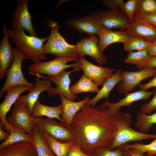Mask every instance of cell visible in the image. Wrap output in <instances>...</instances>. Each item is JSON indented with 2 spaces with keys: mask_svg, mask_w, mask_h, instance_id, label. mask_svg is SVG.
I'll use <instances>...</instances> for the list:
<instances>
[{
  "mask_svg": "<svg viewBox=\"0 0 156 156\" xmlns=\"http://www.w3.org/2000/svg\"><path fill=\"white\" fill-rule=\"evenodd\" d=\"M71 126L75 144L90 155L98 147L110 149L116 132L113 113L107 107L85 105L75 116Z\"/></svg>",
  "mask_w": 156,
  "mask_h": 156,
  "instance_id": "6da1fadb",
  "label": "cell"
},
{
  "mask_svg": "<svg viewBox=\"0 0 156 156\" xmlns=\"http://www.w3.org/2000/svg\"><path fill=\"white\" fill-rule=\"evenodd\" d=\"M10 39L15 44L16 48L22 52L25 60H30L34 62L46 59L43 46L48 36L39 38L27 35L25 32L7 29Z\"/></svg>",
  "mask_w": 156,
  "mask_h": 156,
  "instance_id": "7a4b0ae2",
  "label": "cell"
},
{
  "mask_svg": "<svg viewBox=\"0 0 156 156\" xmlns=\"http://www.w3.org/2000/svg\"><path fill=\"white\" fill-rule=\"evenodd\" d=\"M113 113L116 132L110 150L118 148L130 142L156 138V135L142 133L131 128L130 126L132 120L129 113L120 111Z\"/></svg>",
  "mask_w": 156,
  "mask_h": 156,
  "instance_id": "3957f363",
  "label": "cell"
},
{
  "mask_svg": "<svg viewBox=\"0 0 156 156\" xmlns=\"http://www.w3.org/2000/svg\"><path fill=\"white\" fill-rule=\"evenodd\" d=\"M47 25L51 29V33L43 46L45 54L53 55L56 57H80L75 45L69 44L59 32L60 27L56 21L49 19L47 20Z\"/></svg>",
  "mask_w": 156,
  "mask_h": 156,
  "instance_id": "277c9868",
  "label": "cell"
},
{
  "mask_svg": "<svg viewBox=\"0 0 156 156\" xmlns=\"http://www.w3.org/2000/svg\"><path fill=\"white\" fill-rule=\"evenodd\" d=\"M79 65L77 58L60 57L48 61L34 62L28 66V69L29 73L31 75L42 74L50 77L58 75L67 68H75Z\"/></svg>",
  "mask_w": 156,
  "mask_h": 156,
  "instance_id": "5b68a950",
  "label": "cell"
},
{
  "mask_svg": "<svg viewBox=\"0 0 156 156\" xmlns=\"http://www.w3.org/2000/svg\"><path fill=\"white\" fill-rule=\"evenodd\" d=\"M33 120L38 129L59 142L66 143L75 141L71 126L58 122L54 118L33 117Z\"/></svg>",
  "mask_w": 156,
  "mask_h": 156,
  "instance_id": "8992f818",
  "label": "cell"
},
{
  "mask_svg": "<svg viewBox=\"0 0 156 156\" xmlns=\"http://www.w3.org/2000/svg\"><path fill=\"white\" fill-rule=\"evenodd\" d=\"M23 60V53L16 48L14 62L6 75V79L0 90V97L10 89L16 86L24 85L31 88L34 87V85L28 81L23 75L22 70Z\"/></svg>",
  "mask_w": 156,
  "mask_h": 156,
  "instance_id": "52a82bcc",
  "label": "cell"
},
{
  "mask_svg": "<svg viewBox=\"0 0 156 156\" xmlns=\"http://www.w3.org/2000/svg\"><path fill=\"white\" fill-rule=\"evenodd\" d=\"M6 120L10 125L29 134L34 125L31 112L24 103L18 100L14 105L11 114Z\"/></svg>",
  "mask_w": 156,
  "mask_h": 156,
  "instance_id": "ba28073f",
  "label": "cell"
},
{
  "mask_svg": "<svg viewBox=\"0 0 156 156\" xmlns=\"http://www.w3.org/2000/svg\"><path fill=\"white\" fill-rule=\"evenodd\" d=\"M29 0H19L15 7L11 20L12 29L27 31L30 36H37L32 25L31 16L28 9Z\"/></svg>",
  "mask_w": 156,
  "mask_h": 156,
  "instance_id": "9c48e42d",
  "label": "cell"
},
{
  "mask_svg": "<svg viewBox=\"0 0 156 156\" xmlns=\"http://www.w3.org/2000/svg\"><path fill=\"white\" fill-rule=\"evenodd\" d=\"M156 74V68H145L136 71H122L121 80L117 90L125 95L139 86L142 81L154 76Z\"/></svg>",
  "mask_w": 156,
  "mask_h": 156,
  "instance_id": "30bf717a",
  "label": "cell"
},
{
  "mask_svg": "<svg viewBox=\"0 0 156 156\" xmlns=\"http://www.w3.org/2000/svg\"><path fill=\"white\" fill-rule=\"evenodd\" d=\"M81 69L79 67L74 68L70 71L64 70L55 76L46 77L37 74L35 75L36 77L47 79L53 81L56 86V87H52L47 92L50 96L57 94L64 96L68 100L74 101L77 98L76 95L73 94L71 92L70 85L71 80L70 78V74L74 72L79 71Z\"/></svg>",
  "mask_w": 156,
  "mask_h": 156,
  "instance_id": "8fae6325",
  "label": "cell"
},
{
  "mask_svg": "<svg viewBox=\"0 0 156 156\" xmlns=\"http://www.w3.org/2000/svg\"><path fill=\"white\" fill-rule=\"evenodd\" d=\"M66 25L80 33L86 34L90 37L96 35L99 36L101 23L96 12L66 21Z\"/></svg>",
  "mask_w": 156,
  "mask_h": 156,
  "instance_id": "7c38bea8",
  "label": "cell"
},
{
  "mask_svg": "<svg viewBox=\"0 0 156 156\" xmlns=\"http://www.w3.org/2000/svg\"><path fill=\"white\" fill-rule=\"evenodd\" d=\"M96 12L101 23L110 30L118 28L121 30L125 31L132 23L118 8H111L105 11L96 10Z\"/></svg>",
  "mask_w": 156,
  "mask_h": 156,
  "instance_id": "4fadbf2b",
  "label": "cell"
},
{
  "mask_svg": "<svg viewBox=\"0 0 156 156\" xmlns=\"http://www.w3.org/2000/svg\"><path fill=\"white\" fill-rule=\"evenodd\" d=\"M98 38L94 35L82 38L75 44L80 57L87 55L95 59L99 66L105 63L107 57L101 52L98 46Z\"/></svg>",
  "mask_w": 156,
  "mask_h": 156,
  "instance_id": "5bb4252c",
  "label": "cell"
},
{
  "mask_svg": "<svg viewBox=\"0 0 156 156\" xmlns=\"http://www.w3.org/2000/svg\"><path fill=\"white\" fill-rule=\"evenodd\" d=\"M79 67L83 71V75L94 82L98 86H102L105 79L112 75L115 70L94 64L84 57L78 58Z\"/></svg>",
  "mask_w": 156,
  "mask_h": 156,
  "instance_id": "9a60e30c",
  "label": "cell"
},
{
  "mask_svg": "<svg viewBox=\"0 0 156 156\" xmlns=\"http://www.w3.org/2000/svg\"><path fill=\"white\" fill-rule=\"evenodd\" d=\"M3 37L0 45V79L7 74L14 62L16 48L10 43V38L5 24L3 25Z\"/></svg>",
  "mask_w": 156,
  "mask_h": 156,
  "instance_id": "2e32d148",
  "label": "cell"
},
{
  "mask_svg": "<svg viewBox=\"0 0 156 156\" xmlns=\"http://www.w3.org/2000/svg\"><path fill=\"white\" fill-rule=\"evenodd\" d=\"M32 88L29 86L20 85L13 87L7 92L4 99L0 104V122L3 124L4 129L9 133L10 126L8 123L6 116L11 107L17 101L20 95Z\"/></svg>",
  "mask_w": 156,
  "mask_h": 156,
  "instance_id": "e0dca14e",
  "label": "cell"
},
{
  "mask_svg": "<svg viewBox=\"0 0 156 156\" xmlns=\"http://www.w3.org/2000/svg\"><path fill=\"white\" fill-rule=\"evenodd\" d=\"M154 92V90L149 91L141 90L127 94L125 95L124 98L116 103H110L107 100L105 102L100 105L98 107L101 108L107 107L112 112H117L120 111L122 107L129 106L135 102L148 99Z\"/></svg>",
  "mask_w": 156,
  "mask_h": 156,
  "instance_id": "ac0fdd59",
  "label": "cell"
},
{
  "mask_svg": "<svg viewBox=\"0 0 156 156\" xmlns=\"http://www.w3.org/2000/svg\"><path fill=\"white\" fill-rule=\"evenodd\" d=\"M51 81L47 79L36 77L34 87L31 88L29 93L24 96H20L17 100L24 103L32 113L33 107L38 100L40 94L42 92L50 90Z\"/></svg>",
  "mask_w": 156,
  "mask_h": 156,
  "instance_id": "d6986e66",
  "label": "cell"
},
{
  "mask_svg": "<svg viewBox=\"0 0 156 156\" xmlns=\"http://www.w3.org/2000/svg\"><path fill=\"white\" fill-rule=\"evenodd\" d=\"M125 31L129 37H140L150 42L156 38V28L144 21L135 20Z\"/></svg>",
  "mask_w": 156,
  "mask_h": 156,
  "instance_id": "ffe728a7",
  "label": "cell"
},
{
  "mask_svg": "<svg viewBox=\"0 0 156 156\" xmlns=\"http://www.w3.org/2000/svg\"><path fill=\"white\" fill-rule=\"evenodd\" d=\"M59 95L62 106V112L61 114L62 122L66 125L71 126L76 114L90 100V98L86 96L82 100L75 102L68 100L62 95Z\"/></svg>",
  "mask_w": 156,
  "mask_h": 156,
  "instance_id": "44dd1931",
  "label": "cell"
},
{
  "mask_svg": "<svg viewBox=\"0 0 156 156\" xmlns=\"http://www.w3.org/2000/svg\"><path fill=\"white\" fill-rule=\"evenodd\" d=\"M99 36L98 46L102 53L105 49L110 45L116 43L124 44L129 38L125 31H112L107 28L102 24Z\"/></svg>",
  "mask_w": 156,
  "mask_h": 156,
  "instance_id": "7402d4cb",
  "label": "cell"
},
{
  "mask_svg": "<svg viewBox=\"0 0 156 156\" xmlns=\"http://www.w3.org/2000/svg\"><path fill=\"white\" fill-rule=\"evenodd\" d=\"M0 156H38L32 141L18 142L0 150Z\"/></svg>",
  "mask_w": 156,
  "mask_h": 156,
  "instance_id": "603a6c76",
  "label": "cell"
},
{
  "mask_svg": "<svg viewBox=\"0 0 156 156\" xmlns=\"http://www.w3.org/2000/svg\"><path fill=\"white\" fill-rule=\"evenodd\" d=\"M121 70L117 69L115 73L107 78L104 81L101 88L97 94L86 104L91 107H95L101 99L105 98L107 100L108 96L115 86L121 80Z\"/></svg>",
  "mask_w": 156,
  "mask_h": 156,
  "instance_id": "cb8c5ba5",
  "label": "cell"
},
{
  "mask_svg": "<svg viewBox=\"0 0 156 156\" xmlns=\"http://www.w3.org/2000/svg\"><path fill=\"white\" fill-rule=\"evenodd\" d=\"M30 134L38 156H56L49 147L43 133L35 125Z\"/></svg>",
  "mask_w": 156,
  "mask_h": 156,
  "instance_id": "d4e9b609",
  "label": "cell"
},
{
  "mask_svg": "<svg viewBox=\"0 0 156 156\" xmlns=\"http://www.w3.org/2000/svg\"><path fill=\"white\" fill-rule=\"evenodd\" d=\"M62 112V104L55 107L44 105L38 100L34 105L32 111L34 118L46 116L47 118H56L62 121L60 115Z\"/></svg>",
  "mask_w": 156,
  "mask_h": 156,
  "instance_id": "484cf974",
  "label": "cell"
},
{
  "mask_svg": "<svg viewBox=\"0 0 156 156\" xmlns=\"http://www.w3.org/2000/svg\"><path fill=\"white\" fill-rule=\"evenodd\" d=\"M94 82L83 75L78 80L70 87L71 92L73 94L82 93H98L100 90Z\"/></svg>",
  "mask_w": 156,
  "mask_h": 156,
  "instance_id": "4316f807",
  "label": "cell"
},
{
  "mask_svg": "<svg viewBox=\"0 0 156 156\" xmlns=\"http://www.w3.org/2000/svg\"><path fill=\"white\" fill-rule=\"evenodd\" d=\"M152 57L147 49L129 52L127 58L121 61L123 63L135 65L140 70L145 68L147 62Z\"/></svg>",
  "mask_w": 156,
  "mask_h": 156,
  "instance_id": "83f0119b",
  "label": "cell"
},
{
  "mask_svg": "<svg viewBox=\"0 0 156 156\" xmlns=\"http://www.w3.org/2000/svg\"><path fill=\"white\" fill-rule=\"evenodd\" d=\"M30 134L12 126H10L8 138L0 144V150L9 145L23 142H31Z\"/></svg>",
  "mask_w": 156,
  "mask_h": 156,
  "instance_id": "f1b7e54d",
  "label": "cell"
},
{
  "mask_svg": "<svg viewBox=\"0 0 156 156\" xmlns=\"http://www.w3.org/2000/svg\"><path fill=\"white\" fill-rule=\"evenodd\" d=\"M43 133L49 147L56 156H67L70 147L75 143V141L66 143L62 142L55 139L47 133Z\"/></svg>",
  "mask_w": 156,
  "mask_h": 156,
  "instance_id": "f546056e",
  "label": "cell"
},
{
  "mask_svg": "<svg viewBox=\"0 0 156 156\" xmlns=\"http://www.w3.org/2000/svg\"><path fill=\"white\" fill-rule=\"evenodd\" d=\"M135 126L140 132L146 133L156 124V112L148 115L140 112L137 115Z\"/></svg>",
  "mask_w": 156,
  "mask_h": 156,
  "instance_id": "4dcf8cb0",
  "label": "cell"
},
{
  "mask_svg": "<svg viewBox=\"0 0 156 156\" xmlns=\"http://www.w3.org/2000/svg\"><path fill=\"white\" fill-rule=\"evenodd\" d=\"M151 42L144 39L138 36L129 37L124 44L125 51L129 52L147 49Z\"/></svg>",
  "mask_w": 156,
  "mask_h": 156,
  "instance_id": "1f68e13d",
  "label": "cell"
},
{
  "mask_svg": "<svg viewBox=\"0 0 156 156\" xmlns=\"http://www.w3.org/2000/svg\"><path fill=\"white\" fill-rule=\"evenodd\" d=\"M118 148H131L141 151L146 153V156L156 155V141H153L150 144H144L141 143H137L130 144H125Z\"/></svg>",
  "mask_w": 156,
  "mask_h": 156,
  "instance_id": "d6a6232c",
  "label": "cell"
},
{
  "mask_svg": "<svg viewBox=\"0 0 156 156\" xmlns=\"http://www.w3.org/2000/svg\"><path fill=\"white\" fill-rule=\"evenodd\" d=\"M138 0H128L120 7V10L131 22H134L137 10Z\"/></svg>",
  "mask_w": 156,
  "mask_h": 156,
  "instance_id": "836d02e7",
  "label": "cell"
},
{
  "mask_svg": "<svg viewBox=\"0 0 156 156\" xmlns=\"http://www.w3.org/2000/svg\"><path fill=\"white\" fill-rule=\"evenodd\" d=\"M91 156H127V149L118 148L111 150L104 147L96 148L91 155Z\"/></svg>",
  "mask_w": 156,
  "mask_h": 156,
  "instance_id": "e575fe53",
  "label": "cell"
},
{
  "mask_svg": "<svg viewBox=\"0 0 156 156\" xmlns=\"http://www.w3.org/2000/svg\"><path fill=\"white\" fill-rule=\"evenodd\" d=\"M137 11L147 14H156V0H138Z\"/></svg>",
  "mask_w": 156,
  "mask_h": 156,
  "instance_id": "d590c367",
  "label": "cell"
},
{
  "mask_svg": "<svg viewBox=\"0 0 156 156\" xmlns=\"http://www.w3.org/2000/svg\"><path fill=\"white\" fill-rule=\"evenodd\" d=\"M140 112L144 113L149 114L156 109V88L154 90V96L148 103H145L142 105L140 108Z\"/></svg>",
  "mask_w": 156,
  "mask_h": 156,
  "instance_id": "8d00e7d4",
  "label": "cell"
},
{
  "mask_svg": "<svg viewBox=\"0 0 156 156\" xmlns=\"http://www.w3.org/2000/svg\"><path fill=\"white\" fill-rule=\"evenodd\" d=\"M146 21L156 28V14L149 15L137 11L134 20Z\"/></svg>",
  "mask_w": 156,
  "mask_h": 156,
  "instance_id": "74e56055",
  "label": "cell"
},
{
  "mask_svg": "<svg viewBox=\"0 0 156 156\" xmlns=\"http://www.w3.org/2000/svg\"><path fill=\"white\" fill-rule=\"evenodd\" d=\"M67 156H91L87 154L80 149L75 143L70 147L68 152Z\"/></svg>",
  "mask_w": 156,
  "mask_h": 156,
  "instance_id": "f35d334b",
  "label": "cell"
},
{
  "mask_svg": "<svg viewBox=\"0 0 156 156\" xmlns=\"http://www.w3.org/2000/svg\"><path fill=\"white\" fill-rule=\"evenodd\" d=\"M139 87L141 90L145 91H146L152 88H156V74L149 81L145 84H140L139 85Z\"/></svg>",
  "mask_w": 156,
  "mask_h": 156,
  "instance_id": "ab89813d",
  "label": "cell"
},
{
  "mask_svg": "<svg viewBox=\"0 0 156 156\" xmlns=\"http://www.w3.org/2000/svg\"><path fill=\"white\" fill-rule=\"evenodd\" d=\"M103 1L105 5L111 8H120L125 2L123 0H103Z\"/></svg>",
  "mask_w": 156,
  "mask_h": 156,
  "instance_id": "60d3db41",
  "label": "cell"
},
{
  "mask_svg": "<svg viewBox=\"0 0 156 156\" xmlns=\"http://www.w3.org/2000/svg\"><path fill=\"white\" fill-rule=\"evenodd\" d=\"M147 49L150 55L156 57V38L151 42Z\"/></svg>",
  "mask_w": 156,
  "mask_h": 156,
  "instance_id": "b9f144b4",
  "label": "cell"
},
{
  "mask_svg": "<svg viewBox=\"0 0 156 156\" xmlns=\"http://www.w3.org/2000/svg\"><path fill=\"white\" fill-rule=\"evenodd\" d=\"M4 126L2 123L0 122V141L5 140L8 137L9 133L4 131L3 130Z\"/></svg>",
  "mask_w": 156,
  "mask_h": 156,
  "instance_id": "7bdbcfd3",
  "label": "cell"
},
{
  "mask_svg": "<svg viewBox=\"0 0 156 156\" xmlns=\"http://www.w3.org/2000/svg\"><path fill=\"white\" fill-rule=\"evenodd\" d=\"M156 68V57L152 56L146 63L145 68Z\"/></svg>",
  "mask_w": 156,
  "mask_h": 156,
  "instance_id": "ee69618b",
  "label": "cell"
},
{
  "mask_svg": "<svg viewBox=\"0 0 156 156\" xmlns=\"http://www.w3.org/2000/svg\"><path fill=\"white\" fill-rule=\"evenodd\" d=\"M156 141V138L155 139V140H154V141Z\"/></svg>",
  "mask_w": 156,
  "mask_h": 156,
  "instance_id": "f6af8a7d",
  "label": "cell"
},
{
  "mask_svg": "<svg viewBox=\"0 0 156 156\" xmlns=\"http://www.w3.org/2000/svg\"><path fill=\"white\" fill-rule=\"evenodd\" d=\"M156 156V155H155V156Z\"/></svg>",
  "mask_w": 156,
  "mask_h": 156,
  "instance_id": "bcb514c9",
  "label": "cell"
}]
</instances>
